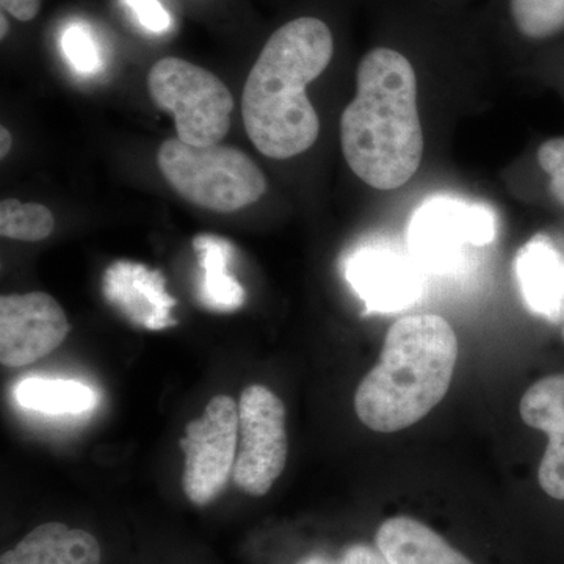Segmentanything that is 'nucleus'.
<instances>
[{"instance_id":"nucleus-1","label":"nucleus","mask_w":564,"mask_h":564,"mask_svg":"<svg viewBox=\"0 0 564 564\" xmlns=\"http://www.w3.org/2000/svg\"><path fill=\"white\" fill-rule=\"evenodd\" d=\"M340 144L351 172L377 191L402 187L417 173L423 132L417 74L397 47L367 51L356 70V96L340 118Z\"/></svg>"},{"instance_id":"nucleus-2","label":"nucleus","mask_w":564,"mask_h":564,"mask_svg":"<svg viewBox=\"0 0 564 564\" xmlns=\"http://www.w3.org/2000/svg\"><path fill=\"white\" fill-rule=\"evenodd\" d=\"M332 28L317 17L285 22L267 40L245 82L242 117L256 150L285 161L314 147L321 120L306 87L334 57Z\"/></svg>"},{"instance_id":"nucleus-3","label":"nucleus","mask_w":564,"mask_h":564,"mask_svg":"<svg viewBox=\"0 0 564 564\" xmlns=\"http://www.w3.org/2000/svg\"><path fill=\"white\" fill-rule=\"evenodd\" d=\"M458 337L451 323L415 314L393 323L380 361L355 395L359 421L378 433H395L425 417L451 388Z\"/></svg>"},{"instance_id":"nucleus-4","label":"nucleus","mask_w":564,"mask_h":564,"mask_svg":"<svg viewBox=\"0 0 564 564\" xmlns=\"http://www.w3.org/2000/svg\"><path fill=\"white\" fill-rule=\"evenodd\" d=\"M158 165L182 198L220 214L251 206L267 192L261 169L234 147L199 148L169 139L159 148Z\"/></svg>"},{"instance_id":"nucleus-5","label":"nucleus","mask_w":564,"mask_h":564,"mask_svg":"<svg viewBox=\"0 0 564 564\" xmlns=\"http://www.w3.org/2000/svg\"><path fill=\"white\" fill-rule=\"evenodd\" d=\"M148 91L159 109L172 113L177 139L192 147L220 144L231 129V91L210 70L177 57L155 62Z\"/></svg>"},{"instance_id":"nucleus-6","label":"nucleus","mask_w":564,"mask_h":564,"mask_svg":"<svg viewBox=\"0 0 564 564\" xmlns=\"http://www.w3.org/2000/svg\"><path fill=\"white\" fill-rule=\"evenodd\" d=\"M288 454L284 403L265 386H248L239 400L234 484L248 496H265L284 470Z\"/></svg>"},{"instance_id":"nucleus-7","label":"nucleus","mask_w":564,"mask_h":564,"mask_svg":"<svg viewBox=\"0 0 564 564\" xmlns=\"http://www.w3.org/2000/svg\"><path fill=\"white\" fill-rule=\"evenodd\" d=\"M237 443L239 403L229 395L214 397L181 440L185 455L182 485L193 505L206 507L220 496L234 473Z\"/></svg>"},{"instance_id":"nucleus-8","label":"nucleus","mask_w":564,"mask_h":564,"mask_svg":"<svg viewBox=\"0 0 564 564\" xmlns=\"http://www.w3.org/2000/svg\"><path fill=\"white\" fill-rule=\"evenodd\" d=\"M496 217L488 207L451 198L430 199L419 207L408 228L415 259L447 272L466 247H485L496 239Z\"/></svg>"},{"instance_id":"nucleus-9","label":"nucleus","mask_w":564,"mask_h":564,"mask_svg":"<svg viewBox=\"0 0 564 564\" xmlns=\"http://www.w3.org/2000/svg\"><path fill=\"white\" fill-rule=\"evenodd\" d=\"M70 332L57 300L44 292L0 299V362L24 367L57 350Z\"/></svg>"},{"instance_id":"nucleus-10","label":"nucleus","mask_w":564,"mask_h":564,"mask_svg":"<svg viewBox=\"0 0 564 564\" xmlns=\"http://www.w3.org/2000/svg\"><path fill=\"white\" fill-rule=\"evenodd\" d=\"M345 276L369 313L392 314L417 302L422 276L402 252L391 248H361L350 256Z\"/></svg>"},{"instance_id":"nucleus-11","label":"nucleus","mask_w":564,"mask_h":564,"mask_svg":"<svg viewBox=\"0 0 564 564\" xmlns=\"http://www.w3.org/2000/svg\"><path fill=\"white\" fill-rule=\"evenodd\" d=\"M104 295L135 325L162 329L174 323L172 307L176 302L165 291L159 272L135 262H115L104 276Z\"/></svg>"},{"instance_id":"nucleus-12","label":"nucleus","mask_w":564,"mask_h":564,"mask_svg":"<svg viewBox=\"0 0 564 564\" xmlns=\"http://www.w3.org/2000/svg\"><path fill=\"white\" fill-rule=\"evenodd\" d=\"M521 417L527 425L547 434L538 480L547 496L564 500V375L536 381L522 397Z\"/></svg>"},{"instance_id":"nucleus-13","label":"nucleus","mask_w":564,"mask_h":564,"mask_svg":"<svg viewBox=\"0 0 564 564\" xmlns=\"http://www.w3.org/2000/svg\"><path fill=\"white\" fill-rule=\"evenodd\" d=\"M98 538L63 522H46L3 552L0 564H101Z\"/></svg>"},{"instance_id":"nucleus-14","label":"nucleus","mask_w":564,"mask_h":564,"mask_svg":"<svg viewBox=\"0 0 564 564\" xmlns=\"http://www.w3.org/2000/svg\"><path fill=\"white\" fill-rule=\"evenodd\" d=\"M516 272L527 306L534 314L558 321L564 304V261L544 237L519 251Z\"/></svg>"},{"instance_id":"nucleus-15","label":"nucleus","mask_w":564,"mask_h":564,"mask_svg":"<svg viewBox=\"0 0 564 564\" xmlns=\"http://www.w3.org/2000/svg\"><path fill=\"white\" fill-rule=\"evenodd\" d=\"M375 540L389 564H474L440 533L408 516L384 521Z\"/></svg>"},{"instance_id":"nucleus-16","label":"nucleus","mask_w":564,"mask_h":564,"mask_svg":"<svg viewBox=\"0 0 564 564\" xmlns=\"http://www.w3.org/2000/svg\"><path fill=\"white\" fill-rule=\"evenodd\" d=\"M193 248L202 267L198 296L204 306L215 313H232L242 307L245 291L231 273L232 245L223 237L204 234L193 240Z\"/></svg>"},{"instance_id":"nucleus-17","label":"nucleus","mask_w":564,"mask_h":564,"mask_svg":"<svg viewBox=\"0 0 564 564\" xmlns=\"http://www.w3.org/2000/svg\"><path fill=\"white\" fill-rule=\"evenodd\" d=\"M17 400L22 408L36 413L80 414L96 406V393L88 386L73 380L28 378L17 388Z\"/></svg>"},{"instance_id":"nucleus-18","label":"nucleus","mask_w":564,"mask_h":564,"mask_svg":"<svg viewBox=\"0 0 564 564\" xmlns=\"http://www.w3.org/2000/svg\"><path fill=\"white\" fill-rule=\"evenodd\" d=\"M508 24L530 43L554 40L564 32V0H505Z\"/></svg>"},{"instance_id":"nucleus-19","label":"nucleus","mask_w":564,"mask_h":564,"mask_svg":"<svg viewBox=\"0 0 564 564\" xmlns=\"http://www.w3.org/2000/svg\"><path fill=\"white\" fill-rule=\"evenodd\" d=\"M52 212L39 203L3 199L0 203V234L20 242H41L54 231Z\"/></svg>"},{"instance_id":"nucleus-20","label":"nucleus","mask_w":564,"mask_h":564,"mask_svg":"<svg viewBox=\"0 0 564 564\" xmlns=\"http://www.w3.org/2000/svg\"><path fill=\"white\" fill-rule=\"evenodd\" d=\"M62 46L70 65L79 73L93 74L101 65L95 40L80 25H73L65 32Z\"/></svg>"},{"instance_id":"nucleus-21","label":"nucleus","mask_w":564,"mask_h":564,"mask_svg":"<svg viewBox=\"0 0 564 564\" xmlns=\"http://www.w3.org/2000/svg\"><path fill=\"white\" fill-rule=\"evenodd\" d=\"M538 163L549 176V192L564 207V139L544 141L538 150Z\"/></svg>"},{"instance_id":"nucleus-22","label":"nucleus","mask_w":564,"mask_h":564,"mask_svg":"<svg viewBox=\"0 0 564 564\" xmlns=\"http://www.w3.org/2000/svg\"><path fill=\"white\" fill-rule=\"evenodd\" d=\"M296 564H389L383 554L367 544H352L345 549L343 554L333 556L314 554L304 556Z\"/></svg>"},{"instance_id":"nucleus-23","label":"nucleus","mask_w":564,"mask_h":564,"mask_svg":"<svg viewBox=\"0 0 564 564\" xmlns=\"http://www.w3.org/2000/svg\"><path fill=\"white\" fill-rule=\"evenodd\" d=\"M126 2L147 31L163 33L172 28V18L159 0H126Z\"/></svg>"},{"instance_id":"nucleus-24","label":"nucleus","mask_w":564,"mask_h":564,"mask_svg":"<svg viewBox=\"0 0 564 564\" xmlns=\"http://www.w3.org/2000/svg\"><path fill=\"white\" fill-rule=\"evenodd\" d=\"M41 3L43 0H0L2 10L22 22L35 20L36 14L40 13Z\"/></svg>"},{"instance_id":"nucleus-25","label":"nucleus","mask_w":564,"mask_h":564,"mask_svg":"<svg viewBox=\"0 0 564 564\" xmlns=\"http://www.w3.org/2000/svg\"><path fill=\"white\" fill-rule=\"evenodd\" d=\"M11 147H13V137H11L9 129L2 126V128H0V158L6 159L7 155H9Z\"/></svg>"},{"instance_id":"nucleus-26","label":"nucleus","mask_w":564,"mask_h":564,"mask_svg":"<svg viewBox=\"0 0 564 564\" xmlns=\"http://www.w3.org/2000/svg\"><path fill=\"white\" fill-rule=\"evenodd\" d=\"M0 25H2V31H0V39H6L7 31H9V21L6 18V11H3L2 17H0Z\"/></svg>"}]
</instances>
